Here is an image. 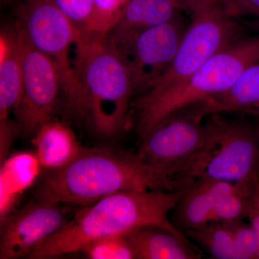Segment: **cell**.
<instances>
[{"mask_svg": "<svg viewBox=\"0 0 259 259\" xmlns=\"http://www.w3.org/2000/svg\"><path fill=\"white\" fill-rule=\"evenodd\" d=\"M188 187L145 163L137 153L84 147L67 166L48 171L36 194L38 200L84 207L119 192H175Z\"/></svg>", "mask_w": 259, "mask_h": 259, "instance_id": "obj_1", "label": "cell"}, {"mask_svg": "<svg viewBox=\"0 0 259 259\" xmlns=\"http://www.w3.org/2000/svg\"><path fill=\"white\" fill-rule=\"evenodd\" d=\"M188 187L175 192H119L104 197L83 207L71 221L32 250L28 258H52L76 253L96 240L126 235L146 226L161 227L187 238L168 215Z\"/></svg>", "mask_w": 259, "mask_h": 259, "instance_id": "obj_2", "label": "cell"}, {"mask_svg": "<svg viewBox=\"0 0 259 259\" xmlns=\"http://www.w3.org/2000/svg\"><path fill=\"white\" fill-rule=\"evenodd\" d=\"M74 65L86 99V120L100 136L118 134L128 122L136 94L125 63L106 35L83 34Z\"/></svg>", "mask_w": 259, "mask_h": 259, "instance_id": "obj_3", "label": "cell"}, {"mask_svg": "<svg viewBox=\"0 0 259 259\" xmlns=\"http://www.w3.org/2000/svg\"><path fill=\"white\" fill-rule=\"evenodd\" d=\"M259 62V33L238 39L218 51L178 88L132 102L137 131L143 139L163 119L226 93L251 65Z\"/></svg>", "mask_w": 259, "mask_h": 259, "instance_id": "obj_4", "label": "cell"}, {"mask_svg": "<svg viewBox=\"0 0 259 259\" xmlns=\"http://www.w3.org/2000/svg\"><path fill=\"white\" fill-rule=\"evenodd\" d=\"M204 122L203 143L184 174L194 182L199 179L230 183L252 182L259 177V141L255 127L243 118L217 113Z\"/></svg>", "mask_w": 259, "mask_h": 259, "instance_id": "obj_5", "label": "cell"}, {"mask_svg": "<svg viewBox=\"0 0 259 259\" xmlns=\"http://www.w3.org/2000/svg\"><path fill=\"white\" fill-rule=\"evenodd\" d=\"M17 25L37 50L54 63L60 78L65 107L71 115L86 120V99L70 49L83 34L59 9L54 0H19Z\"/></svg>", "mask_w": 259, "mask_h": 259, "instance_id": "obj_6", "label": "cell"}, {"mask_svg": "<svg viewBox=\"0 0 259 259\" xmlns=\"http://www.w3.org/2000/svg\"><path fill=\"white\" fill-rule=\"evenodd\" d=\"M192 16L169 68L139 96H158L175 90L216 53L243 37L240 24L225 13L220 3Z\"/></svg>", "mask_w": 259, "mask_h": 259, "instance_id": "obj_7", "label": "cell"}, {"mask_svg": "<svg viewBox=\"0 0 259 259\" xmlns=\"http://www.w3.org/2000/svg\"><path fill=\"white\" fill-rule=\"evenodd\" d=\"M203 120L190 109L180 110L163 119L145 137L138 156L174 180L191 185L184 179L187 167L203 143Z\"/></svg>", "mask_w": 259, "mask_h": 259, "instance_id": "obj_8", "label": "cell"}, {"mask_svg": "<svg viewBox=\"0 0 259 259\" xmlns=\"http://www.w3.org/2000/svg\"><path fill=\"white\" fill-rule=\"evenodd\" d=\"M187 26L182 15L130 36L107 40L124 61L139 95L169 68Z\"/></svg>", "mask_w": 259, "mask_h": 259, "instance_id": "obj_9", "label": "cell"}, {"mask_svg": "<svg viewBox=\"0 0 259 259\" xmlns=\"http://www.w3.org/2000/svg\"><path fill=\"white\" fill-rule=\"evenodd\" d=\"M23 59V93L14 110L20 131L34 135L52 119L59 92L60 78L54 63L29 41L15 24Z\"/></svg>", "mask_w": 259, "mask_h": 259, "instance_id": "obj_10", "label": "cell"}, {"mask_svg": "<svg viewBox=\"0 0 259 259\" xmlns=\"http://www.w3.org/2000/svg\"><path fill=\"white\" fill-rule=\"evenodd\" d=\"M67 222L60 204L41 200L10 214L1 221L0 258L28 256Z\"/></svg>", "mask_w": 259, "mask_h": 259, "instance_id": "obj_11", "label": "cell"}, {"mask_svg": "<svg viewBox=\"0 0 259 259\" xmlns=\"http://www.w3.org/2000/svg\"><path fill=\"white\" fill-rule=\"evenodd\" d=\"M189 108L202 120L217 113L259 117V62L245 70L226 93Z\"/></svg>", "mask_w": 259, "mask_h": 259, "instance_id": "obj_12", "label": "cell"}, {"mask_svg": "<svg viewBox=\"0 0 259 259\" xmlns=\"http://www.w3.org/2000/svg\"><path fill=\"white\" fill-rule=\"evenodd\" d=\"M33 136L35 154L42 168L48 171L67 166L84 148L69 125L53 118L39 127Z\"/></svg>", "mask_w": 259, "mask_h": 259, "instance_id": "obj_13", "label": "cell"}, {"mask_svg": "<svg viewBox=\"0 0 259 259\" xmlns=\"http://www.w3.org/2000/svg\"><path fill=\"white\" fill-rule=\"evenodd\" d=\"M186 11L180 0H130L120 21L106 35L116 40L171 21Z\"/></svg>", "mask_w": 259, "mask_h": 259, "instance_id": "obj_14", "label": "cell"}, {"mask_svg": "<svg viewBox=\"0 0 259 259\" xmlns=\"http://www.w3.org/2000/svg\"><path fill=\"white\" fill-rule=\"evenodd\" d=\"M21 49L16 27L2 30L0 35V121L8 120L23 93Z\"/></svg>", "mask_w": 259, "mask_h": 259, "instance_id": "obj_15", "label": "cell"}, {"mask_svg": "<svg viewBox=\"0 0 259 259\" xmlns=\"http://www.w3.org/2000/svg\"><path fill=\"white\" fill-rule=\"evenodd\" d=\"M136 259H197L201 254L187 238L157 226L138 228L126 234Z\"/></svg>", "mask_w": 259, "mask_h": 259, "instance_id": "obj_16", "label": "cell"}, {"mask_svg": "<svg viewBox=\"0 0 259 259\" xmlns=\"http://www.w3.org/2000/svg\"><path fill=\"white\" fill-rule=\"evenodd\" d=\"M42 167L35 153L18 152L1 163L0 218L9 215L18 199L40 175Z\"/></svg>", "mask_w": 259, "mask_h": 259, "instance_id": "obj_17", "label": "cell"}, {"mask_svg": "<svg viewBox=\"0 0 259 259\" xmlns=\"http://www.w3.org/2000/svg\"><path fill=\"white\" fill-rule=\"evenodd\" d=\"M216 180L199 179L186 190L174 209L177 228L182 233L215 221ZM181 231V230H180Z\"/></svg>", "mask_w": 259, "mask_h": 259, "instance_id": "obj_18", "label": "cell"}, {"mask_svg": "<svg viewBox=\"0 0 259 259\" xmlns=\"http://www.w3.org/2000/svg\"><path fill=\"white\" fill-rule=\"evenodd\" d=\"M254 181L239 183L216 182L215 221L234 223L247 219L250 192Z\"/></svg>", "mask_w": 259, "mask_h": 259, "instance_id": "obj_19", "label": "cell"}, {"mask_svg": "<svg viewBox=\"0 0 259 259\" xmlns=\"http://www.w3.org/2000/svg\"><path fill=\"white\" fill-rule=\"evenodd\" d=\"M215 259H238L233 231L229 223L213 221L198 229L183 232Z\"/></svg>", "mask_w": 259, "mask_h": 259, "instance_id": "obj_20", "label": "cell"}, {"mask_svg": "<svg viewBox=\"0 0 259 259\" xmlns=\"http://www.w3.org/2000/svg\"><path fill=\"white\" fill-rule=\"evenodd\" d=\"M130 0H95L91 21L86 34L105 36L120 21Z\"/></svg>", "mask_w": 259, "mask_h": 259, "instance_id": "obj_21", "label": "cell"}, {"mask_svg": "<svg viewBox=\"0 0 259 259\" xmlns=\"http://www.w3.org/2000/svg\"><path fill=\"white\" fill-rule=\"evenodd\" d=\"M81 252L90 259H136L134 248L126 235L96 240L83 247Z\"/></svg>", "mask_w": 259, "mask_h": 259, "instance_id": "obj_22", "label": "cell"}, {"mask_svg": "<svg viewBox=\"0 0 259 259\" xmlns=\"http://www.w3.org/2000/svg\"><path fill=\"white\" fill-rule=\"evenodd\" d=\"M229 223L233 231L238 259H259L258 239L249 222L243 220Z\"/></svg>", "mask_w": 259, "mask_h": 259, "instance_id": "obj_23", "label": "cell"}, {"mask_svg": "<svg viewBox=\"0 0 259 259\" xmlns=\"http://www.w3.org/2000/svg\"><path fill=\"white\" fill-rule=\"evenodd\" d=\"M54 3L82 34L88 32L95 0H54Z\"/></svg>", "mask_w": 259, "mask_h": 259, "instance_id": "obj_24", "label": "cell"}, {"mask_svg": "<svg viewBox=\"0 0 259 259\" xmlns=\"http://www.w3.org/2000/svg\"><path fill=\"white\" fill-rule=\"evenodd\" d=\"M223 11L230 18L254 17L259 19V0H221Z\"/></svg>", "mask_w": 259, "mask_h": 259, "instance_id": "obj_25", "label": "cell"}, {"mask_svg": "<svg viewBox=\"0 0 259 259\" xmlns=\"http://www.w3.org/2000/svg\"><path fill=\"white\" fill-rule=\"evenodd\" d=\"M20 131L18 123L9 119L0 121V158L1 163L8 157V152L11 148L15 136Z\"/></svg>", "mask_w": 259, "mask_h": 259, "instance_id": "obj_26", "label": "cell"}, {"mask_svg": "<svg viewBox=\"0 0 259 259\" xmlns=\"http://www.w3.org/2000/svg\"><path fill=\"white\" fill-rule=\"evenodd\" d=\"M247 220L256 235L259 245V177L253 182L252 186Z\"/></svg>", "mask_w": 259, "mask_h": 259, "instance_id": "obj_27", "label": "cell"}, {"mask_svg": "<svg viewBox=\"0 0 259 259\" xmlns=\"http://www.w3.org/2000/svg\"><path fill=\"white\" fill-rule=\"evenodd\" d=\"M180 1L185 7L186 12H188L191 15H193L218 5L221 0H180Z\"/></svg>", "mask_w": 259, "mask_h": 259, "instance_id": "obj_28", "label": "cell"}, {"mask_svg": "<svg viewBox=\"0 0 259 259\" xmlns=\"http://www.w3.org/2000/svg\"><path fill=\"white\" fill-rule=\"evenodd\" d=\"M252 25H253L254 28L259 30V19H258L257 20H255V21L253 22V23H252Z\"/></svg>", "mask_w": 259, "mask_h": 259, "instance_id": "obj_29", "label": "cell"}, {"mask_svg": "<svg viewBox=\"0 0 259 259\" xmlns=\"http://www.w3.org/2000/svg\"><path fill=\"white\" fill-rule=\"evenodd\" d=\"M255 129H256L257 136H258V139L259 141V125L255 127Z\"/></svg>", "mask_w": 259, "mask_h": 259, "instance_id": "obj_30", "label": "cell"}, {"mask_svg": "<svg viewBox=\"0 0 259 259\" xmlns=\"http://www.w3.org/2000/svg\"><path fill=\"white\" fill-rule=\"evenodd\" d=\"M9 1V0H2V2H3V3H7V2Z\"/></svg>", "mask_w": 259, "mask_h": 259, "instance_id": "obj_31", "label": "cell"}]
</instances>
